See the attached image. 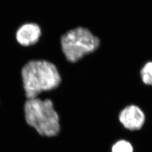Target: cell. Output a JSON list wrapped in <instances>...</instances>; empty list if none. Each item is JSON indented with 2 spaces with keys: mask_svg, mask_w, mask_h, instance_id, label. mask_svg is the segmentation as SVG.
<instances>
[{
  "mask_svg": "<svg viewBox=\"0 0 152 152\" xmlns=\"http://www.w3.org/2000/svg\"><path fill=\"white\" fill-rule=\"evenodd\" d=\"M22 77L28 99L37 98L41 92L55 89L61 82L56 66L45 60L28 62L22 68Z\"/></svg>",
  "mask_w": 152,
  "mask_h": 152,
  "instance_id": "cell-1",
  "label": "cell"
},
{
  "mask_svg": "<svg viewBox=\"0 0 152 152\" xmlns=\"http://www.w3.org/2000/svg\"><path fill=\"white\" fill-rule=\"evenodd\" d=\"M26 122L41 136L53 137L60 131L58 114L50 99H28L24 105Z\"/></svg>",
  "mask_w": 152,
  "mask_h": 152,
  "instance_id": "cell-2",
  "label": "cell"
},
{
  "mask_svg": "<svg viewBox=\"0 0 152 152\" xmlns=\"http://www.w3.org/2000/svg\"><path fill=\"white\" fill-rule=\"evenodd\" d=\"M61 45L66 59L75 63L98 49L99 39L86 28L71 29L61 38Z\"/></svg>",
  "mask_w": 152,
  "mask_h": 152,
  "instance_id": "cell-3",
  "label": "cell"
},
{
  "mask_svg": "<svg viewBox=\"0 0 152 152\" xmlns=\"http://www.w3.org/2000/svg\"><path fill=\"white\" fill-rule=\"evenodd\" d=\"M120 122L126 129L138 130L142 128L145 121V115L139 107L131 105L125 107L119 115Z\"/></svg>",
  "mask_w": 152,
  "mask_h": 152,
  "instance_id": "cell-4",
  "label": "cell"
},
{
  "mask_svg": "<svg viewBox=\"0 0 152 152\" xmlns=\"http://www.w3.org/2000/svg\"><path fill=\"white\" fill-rule=\"evenodd\" d=\"M41 35V30L37 24L26 23L17 30L16 41L23 46H29L37 43Z\"/></svg>",
  "mask_w": 152,
  "mask_h": 152,
  "instance_id": "cell-5",
  "label": "cell"
},
{
  "mask_svg": "<svg viewBox=\"0 0 152 152\" xmlns=\"http://www.w3.org/2000/svg\"><path fill=\"white\" fill-rule=\"evenodd\" d=\"M140 76L144 84L152 86V61L147 62L144 65L140 71Z\"/></svg>",
  "mask_w": 152,
  "mask_h": 152,
  "instance_id": "cell-6",
  "label": "cell"
},
{
  "mask_svg": "<svg viewBox=\"0 0 152 152\" xmlns=\"http://www.w3.org/2000/svg\"><path fill=\"white\" fill-rule=\"evenodd\" d=\"M112 152H134V148L129 141L121 140L113 145Z\"/></svg>",
  "mask_w": 152,
  "mask_h": 152,
  "instance_id": "cell-7",
  "label": "cell"
}]
</instances>
